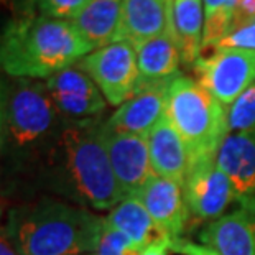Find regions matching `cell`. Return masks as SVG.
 <instances>
[{
  "mask_svg": "<svg viewBox=\"0 0 255 255\" xmlns=\"http://www.w3.org/2000/svg\"><path fill=\"white\" fill-rule=\"evenodd\" d=\"M89 53L69 20L23 15L0 31V71L12 79H48Z\"/></svg>",
  "mask_w": 255,
  "mask_h": 255,
  "instance_id": "6da1fadb",
  "label": "cell"
},
{
  "mask_svg": "<svg viewBox=\"0 0 255 255\" xmlns=\"http://www.w3.org/2000/svg\"><path fill=\"white\" fill-rule=\"evenodd\" d=\"M106 219L89 209L45 198L10 216L7 232L21 255L94 254Z\"/></svg>",
  "mask_w": 255,
  "mask_h": 255,
  "instance_id": "7a4b0ae2",
  "label": "cell"
},
{
  "mask_svg": "<svg viewBox=\"0 0 255 255\" xmlns=\"http://www.w3.org/2000/svg\"><path fill=\"white\" fill-rule=\"evenodd\" d=\"M58 176L81 204L96 211H112L124 199L114 175L104 138V124L71 122L58 133Z\"/></svg>",
  "mask_w": 255,
  "mask_h": 255,
  "instance_id": "3957f363",
  "label": "cell"
},
{
  "mask_svg": "<svg viewBox=\"0 0 255 255\" xmlns=\"http://www.w3.org/2000/svg\"><path fill=\"white\" fill-rule=\"evenodd\" d=\"M166 116L181 135L191 156V166L216 161L229 133L227 111L196 79L178 76L168 89Z\"/></svg>",
  "mask_w": 255,
  "mask_h": 255,
  "instance_id": "277c9868",
  "label": "cell"
},
{
  "mask_svg": "<svg viewBox=\"0 0 255 255\" xmlns=\"http://www.w3.org/2000/svg\"><path fill=\"white\" fill-rule=\"evenodd\" d=\"M59 112L46 84L13 79L5 84V146L30 151L56 133Z\"/></svg>",
  "mask_w": 255,
  "mask_h": 255,
  "instance_id": "5b68a950",
  "label": "cell"
},
{
  "mask_svg": "<svg viewBox=\"0 0 255 255\" xmlns=\"http://www.w3.org/2000/svg\"><path fill=\"white\" fill-rule=\"evenodd\" d=\"M78 66L94 81L111 106H122L138 88L137 51L127 41H116L94 50L81 59Z\"/></svg>",
  "mask_w": 255,
  "mask_h": 255,
  "instance_id": "8992f818",
  "label": "cell"
},
{
  "mask_svg": "<svg viewBox=\"0 0 255 255\" xmlns=\"http://www.w3.org/2000/svg\"><path fill=\"white\" fill-rule=\"evenodd\" d=\"M193 68L198 83L229 109L255 83V51L214 50L213 55L201 56Z\"/></svg>",
  "mask_w": 255,
  "mask_h": 255,
  "instance_id": "52a82bcc",
  "label": "cell"
},
{
  "mask_svg": "<svg viewBox=\"0 0 255 255\" xmlns=\"http://www.w3.org/2000/svg\"><path fill=\"white\" fill-rule=\"evenodd\" d=\"M45 84L59 116L71 122L96 119L107 107L99 88L78 64L48 78Z\"/></svg>",
  "mask_w": 255,
  "mask_h": 255,
  "instance_id": "ba28073f",
  "label": "cell"
},
{
  "mask_svg": "<svg viewBox=\"0 0 255 255\" xmlns=\"http://www.w3.org/2000/svg\"><path fill=\"white\" fill-rule=\"evenodd\" d=\"M183 191L189 214L198 221L219 219L236 203L232 183L216 161H204L189 168Z\"/></svg>",
  "mask_w": 255,
  "mask_h": 255,
  "instance_id": "9c48e42d",
  "label": "cell"
},
{
  "mask_svg": "<svg viewBox=\"0 0 255 255\" xmlns=\"http://www.w3.org/2000/svg\"><path fill=\"white\" fill-rule=\"evenodd\" d=\"M104 138L114 175L124 198L135 196L145 186V183L155 176L146 137L114 132L104 124Z\"/></svg>",
  "mask_w": 255,
  "mask_h": 255,
  "instance_id": "30bf717a",
  "label": "cell"
},
{
  "mask_svg": "<svg viewBox=\"0 0 255 255\" xmlns=\"http://www.w3.org/2000/svg\"><path fill=\"white\" fill-rule=\"evenodd\" d=\"M199 239L219 255H255V201L237 203L234 211L211 221Z\"/></svg>",
  "mask_w": 255,
  "mask_h": 255,
  "instance_id": "8fae6325",
  "label": "cell"
},
{
  "mask_svg": "<svg viewBox=\"0 0 255 255\" xmlns=\"http://www.w3.org/2000/svg\"><path fill=\"white\" fill-rule=\"evenodd\" d=\"M170 84H151L138 88L135 94L122 106H119L117 111L104 122L106 127L114 132L148 137L151 128L166 114Z\"/></svg>",
  "mask_w": 255,
  "mask_h": 255,
  "instance_id": "7c38bea8",
  "label": "cell"
},
{
  "mask_svg": "<svg viewBox=\"0 0 255 255\" xmlns=\"http://www.w3.org/2000/svg\"><path fill=\"white\" fill-rule=\"evenodd\" d=\"M135 196L142 201L161 231L171 239L181 237L189 218L181 183L153 176Z\"/></svg>",
  "mask_w": 255,
  "mask_h": 255,
  "instance_id": "4fadbf2b",
  "label": "cell"
},
{
  "mask_svg": "<svg viewBox=\"0 0 255 255\" xmlns=\"http://www.w3.org/2000/svg\"><path fill=\"white\" fill-rule=\"evenodd\" d=\"M216 165L231 180L236 203L255 201V132L227 133Z\"/></svg>",
  "mask_w": 255,
  "mask_h": 255,
  "instance_id": "5bb4252c",
  "label": "cell"
},
{
  "mask_svg": "<svg viewBox=\"0 0 255 255\" xmlns=\"http://www.w3.org/2000/svg\"><path fill=\"white\" fill-rule=\"evenodd\" d=\"M155 176L184 184L191 168L188 146L165 114L146 137Z\"/></svg>",
  "mask_w": 255,
  "mask_h": 255,
  "instance_id": "9a60e30c",
  "label": "cell"
},
{
  "mask_svg": "<svg viewBox=\"0 0 255 255\" xmlns=\"http://www.w3.org/2000/svg\"><path fill=\"white\" fill-rule=\"evenodd\" d=\"M122 15L124 0H88L71 23L94 51L121 41Z\"/></svg>",
  "mask_w": 255,
  "mask_h": 255,
  "instance_id": "2e32d148",
  "label": "cell"
},
{
  "mask_svg": "<svg viewBox=\"0 0 255 255\" xmlns=\"http://www.w3.org/2000/svg\"><path fill=\"white\" fill-rule=\"evenodd\" d=\"M165 33H170V7L166 0H124L121 41L137 48Z\"/></svg>",
  "mask_w": 255,
  "mask_h": 255,
  "instance_id": "e0dca14e",
  "label": "cell"
},
{
  "mask_svg": "<svg viewBox=\"0 0 255 255\" xmlns=\"http://www.w3.org/2000/svg\"><path fill=\"white\" fill-rule=\"evenodd\" d=\"M138 64V88L151 84H170L180 76L181 53L170 33L151 38L135 48ZM137 88V89H138Z\"/></svg>",
  "mask_w": 255,
  "mask_h": 255,
  "instance_id": "ac0fdd59",
  "label": "cell"
},
{
  "mask_svg": "<svg viewBox=\"0 0 255 255\" xmlns=\"http://www.w3.org/2000/svg\"><path fill=\"white\" fill-rule=\"evenodd\" d=\"M170 7V35L181 53L183 64L194 66L203 53V0H173Z\"/></svg>",
  "mask_w": 255,
  "mask_h": 255,
  "instance_id": "d6986e66",
  "label": "cell"
},
{
  "mask_svg": "<svg viewBox=\"0 0 255 255\" xmlns=\"http://www.w3.org/2000/svg\"><path fill=\"white\" fill-rule=\"evenodd\" d=\"M106 224L122 232L124 236L143 251L151 244L171 239L158 227L150 213L137 196L124 198L106 218Z\"/></svg>",
  "mask_w": 255,
  "mask_h": 255,
  "instance_id": "ffe728a7",
  "label": "cell"
},
{
  "mask_svg": "<svg viewBox=\"0 0 255 255\" xmlns=\"http://www.w3.org/2000/svg\"><path fill=\"white\" fill-rule=\"evenodd\" d=\"M204 31L203 50L216 46L232 30L236 0H203Z\"/></svg>",
  "mask_w": 255,
  "mask_h": 255,
  "instance_id": "44dd1931",
  "label": "cell"
},
{
  "mask_svg": "<svg viewBox=\"0 0 255 255\" xmlns=\"http://www.w3.org/2000/svg\"><path fill=\"white\" fill-rule=\"evenodd\" d=\"M229 133L255 132V83L227 109Z\"/></svg>",
  "mask_w": 255,
  "mask_h": 255,
  "instance_id": "7402d4cb",
  "label": "cell"
},
{
  "mask_svg": "<svg viewBox=\"0 0 255 255\" xmlns=\"http://www.w3.org/2000/svg\"><path fill=\"white\" fill-rule=\"evenodd\" d=\"M140 254H142V249L130 242L122 232L104 224V232H102L101 242L97 246V251L94 252V255H140Z\"/></svg>",
  "mask_w": 255,
  "mask_h": 255,
  "instance_id": "603a6c76",
  "label": "cell"
},
{
  "mask_svg": "<svg viewBox=\"0 0 255 255\" xmlns=\"http://www.w3.org/2000/svg\"><path fill=\"white\" fill-rule=\"evenodd\" d=\"M86 2L88 0H30V7H35L41 17L71 21Z\"/></svg>",
  "mask_w": 255,
  "mask_h": 255,
  "instance_id": "cb8c5ba5",
  "label": "cell"
},
{
  "mask_svg": "<svg viewBox=\"0 0 255 255\" xmlns=\"http://www.w3.org/2000/svg\"><path fill=\"white\" fill-rule=\"evenodd\" d=\"M229 48L255 51V20L229 31V35L222 38L214 46V50H229Z\"/></svg>",
  "mask_w": 255,
  "mask_h": 255,
  "instance_id": "d4e9b609",
  "label": "cell"
},
{
  "mask_svg": "<svg viewBox=\"0 0 255 255\" xmlns=\"http://www.w3.org/2000/svg\"><path fill=\"white\" fill-rule=\"evenodd\" d=\"M170 251L180 255H219L216 251H213L208 246H201V244L191 242L188 239L178 237V239H171L170 244Z\"/></svg>",
  "mask_w": 255,
  "mask_h": 255,
  "instance_id": "484cf974",
  "label": "cell"
},
{
  "mask_svg": "<svg viewBox=\"0 0 255 255\" xmlns=\"http://www.w3.org/2000/svg\"><path fill=\"white\" fill-rule=\"evenodd\" d=\"M254 20H255V0H236L234 17H232V30L251 23Z\"/></svg>",
  "mask_w": 255,
  "mask_h": 255,
  "instance_id": "4316f807",
  "label": "cell"
},
{
  "mask_svg": "<svg viewBox=\"0 0 255 255\" xmlns=\"http://www.w3.org/2000/svg\"><path fill=\"white\" fill-rule=\"evenodd\" d=\"M0 255H21L10 239L7 229H0Z\"/></svg>",
  "mask_w": 255,
  "mask_h": 255,
  "instance_id": "83f0119b",
  "label": "cell"
},
{
  "mask_svg": "<svg viewBox=\"0 0 255 255\" xmlns=\"http://www.w3.org/2000/svg\"><path fill=\"white\" fill-rule=\"evenodd\" d=\"M5 148V84L0 81V155Z\"/></svg>",
  "mask_w": 255,
  "mask_h": 255,
  "instance_id": "f1b7e54d",
  "label": "cell"
},
{
  "mask_svg": "<svg viewBox=\"0 0 255 255\" xmlns=\"http://www.w3.org/2000/svg\"><path fill=\"white\" fill-rule=\"evenodd\" d=\"M170 244H171V239H166V241L151 244V246L145 247L140 255H168L171 252L170 251Z\"/></svg>",
  "mask_w": 255,
  "mask_h": 255,
  "instance_id": "f546056e",
  "label": "cell"
},
{
  "mask_svg": "<svg viewBox=\"0 0 255 255\" xmlns=\"http://www.w3.org/2000/svg\"><path fill=\"white\" fill-rule=\"evenodd\" d=\"M83 255H94V254H83Z\"/></svg>",
  "mask_w": 255,
  "mask_h": 255,
  "instance_id": "4dcf8cb0",
  "label": "cell"
},
{
  "mask_svg": "<svg viewBox=\"0 0 255 255\" xmlns=\"http://www.w3.org/2000/svg\"><path fill=\"white\" fill-rule=\"evenodd\" d=\"M166 2H168V3H170V2H173V0H166Z\"/></svg>",
  "mask_w": 255,
  "mask_h": 255,
  "instance_id": "1f68e13d",
  "label": "cell"
}]
</instances>
